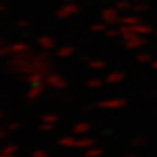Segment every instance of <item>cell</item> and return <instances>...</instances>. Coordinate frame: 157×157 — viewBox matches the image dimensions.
<instances>
[]
</instances>
